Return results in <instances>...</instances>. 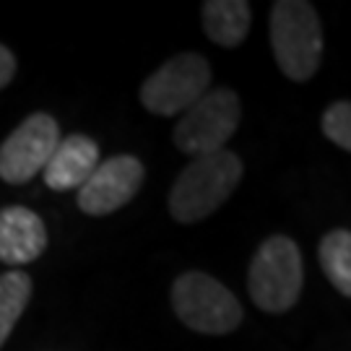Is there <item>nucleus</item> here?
Masks as SVG:
<instances>
[{"label": "nucleus", "mask_w": 351, "mask_h": 351, "mask_svg": "<svg viewBox=\"0 0 351 351\" xmlns=\"http://www.w3.org/2000/svg\"><path fill=\"white\" fill-rule=\"evenodd\" d=\"M320 268L341 297H351V232L333 229L320 239L317 247Z\"/></svg>", "instance_id": "obj_12"}, {"label": "nucleus", "mask_w": 351, "mask_h": 351, "mask_svg": "<svg viewBox=\"0 0 351 351\" xmlns=\"http://www.w3.org/2000/svg\"><path fill=\"white\" fill-rule=\"evenodd\" d=\"M211 88V63L198 52H180L143 81L141 104L151 114L175 117Z\"/></svg>", "instance_id": "obj_6"}, {"label": "nucleus", "mask_w": 351, "mask_h": 351, "mask_svg": "<svg viewBox=\"0 0 351 351\" xmlns=\"http://www.w3.org/2000/svg\"><path fill=\"white\" fill-rule=\"evenodd\" d=\"M172 310L180 323L195 333L224 336L242 323V304L237 297L203 271H188L172 284Z\"/></svg>", "instance_id": "obj_4"}, {"label": "nucleus", "mask_w": 351, "mask_h": 351, "mask_svg": "<svg viewBox=\"0 0 351 351\" xmlns=\"http://www.w3.org/2000/svg\"><path fill=\"white\" fill-rule=\"evenodd\" d=\"M242 182V159L234 151L195 156L169 188L167 208L180 224H198L221 208Z\"/></svg>", "instance_id": "obj_1"}, {"label": "nucleus", "mask_w": 351, "mask_h": 351, "mask_svg": "<svg viewBox=\"0 0 351 351\" xmlns=\"http://www.w3.org/2000/svg\"><path fill=\"white\" fill-rule=\"evenodd\" d=\"M271 50L278 71L294 84H307L323 60V26L313 3L278 0L271 8Z\"/></svg>", "instance_id": "obj_2"}, {"label": "nucleus", "mask_w": 351, "mask_h": 351, "mask_svg": "<svg viewBox=\"0 0 351 351\" xmlns=\"http://www.w3.org/2000/svg\"><path fill=\"white\" fill-rule=\"evenodd\" d=\"M60 143V125L47 112L29 114L8 138L0 143V180L8 185H26L50 162Z\"/></svg>", "instance_id": "obj_7"}, {"label": "nucleus", "mask_w": 351, "mask_h": 351, "mask_svg": "<svg viewBox=\"0 0 351 351\" xmlns=\"http://www.w3.org/2000/svg\"><path fill=\"white\" fill-rule=\"evenodd\" d=\"M32 300V278L24 271H8L0 276V349L8 341L19 317Z\"/></svg>", "instance_id": "obj_13"}, {"label": "nucleus", "mask_w": 351, "mask_h": 351, "mask_svg": "<svg viewBox=\"0 0 351 351\" xmlns=\"http://www.w3.org/2000/svg\"><path fill=\"white\" fill-rule=\"evenodd\" d=\"M47 247V226L26 206L0 208V263L24 265L37 261Z\"/></svg>", "instance_id": "obj_9"}, {"label": "nucleus", "mask_w": 351, "mask_h": 351, "mask_svg": "<svg viewBox=\"0 0 351 351\" xmlns=\"http://www.w3.org/2000/svg\"><path fill=\"white\" fill-rule=\"evenodd\" d=\"M323 133L330 143H336L339 149L351 151V104L349 101H333L323 112Z\"/></svg>", "instance_id": "obj_14"}, {"label": "nucleus", "mask_w": 351, "mask_h": 351, "mask_svg": "<svg viewBox=\"0 0 351 351\" xmlns=\"http://www.w3.org/2000/svg\"><path fill=\"white\" fill-rule=\"evenodd\" d=\"M304 287V263L297 242L287 234L268 237L255 250L247 268L250 300L271 315H281L300 302Z\"/></svg>", "instance_id": "obj_3"}, {"label": "nucleus", "mask_w": 351, "mask_h": 351, "mask_svg": "<svg viewBox=\"0 0 351 351\" xmlns=\"http://www.w3.org/2000/svg\"><path fill=\"white\" fill-rule=\"evenodd\" d=\"M203 29L206 37L219 47H239L250 32L252 8L247 0H208L203 3Z\"/></svg>", "instance_id": "obj_11"}, {"label": "nucleus", "mask_w": 351, "mask_h": 351, "mask_svg": "<svg viewBox=\"0 0 351 351\" xmlns=\"http://www.w3.org/2000/svg\"><path fill=\"white\" fill-rule=\"evenodd\" d=\"M99 164V146L84 133L60 138L52 151L50 162L42 169V180L50 190L65 193L78 190Z\"/></svg>", "instance_id": "obj_10"}, {"label": "nucleus", "mask_w": 351, "mask_h": 351, "mask_svg": "<svg viewBox=\"0 0 351 351\" xmlns=\"http://www.w3.org/2000/svg\"><path fill=\"white\" fill-rule=\"evenodd\" d=\"M146 180V167L130 154H117L97 164L86 182L78 188V208L86 216H110L138 195Z\"/></svg>", "instance_id": "obj_8"}, {"label": "nucleus", "mask_w": 351, "mask_h": 351, "mask_svg": "<svg viewBox=\"0 0 351 351\" xmlns=\"http://www.w3.org/2000/svg\"><path fill=\"white\" fill-rule=\"evenodd\" d=\"M239 120H242V104L237 91L226 86L208 88L190 110L182 112L172 138L177 149L193 159L216 154L237 133Z\"/></svg>", "instance_id": "obj_5"}, {"label": "nucleus", "mask_w": 351, "mask_h": 351, "mask_svg": "<svg viewBox=\"0 0 351 351\" xmlns=\"http://www.w3.org/2000/svg\"><path fill=\"white\" fill-rule=\"evenodd\" d=\"M13 75H16V58L5 45H0V88L8 86Z\"/></svg>", "instance_id": "obj_15"}]
</instances>
